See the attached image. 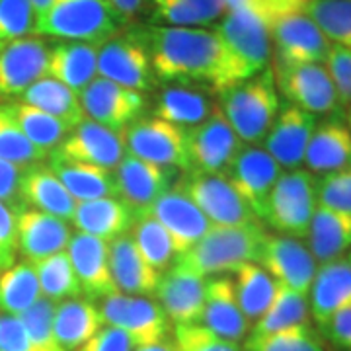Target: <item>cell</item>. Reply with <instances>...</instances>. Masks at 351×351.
Segmentation results:
<instances>
[{
	"mask_svg": "<svg viewBox=\"0 0 351 351\" xmlns=\"http://www.w3.org/2000/svg\"><path fill=\"white\" fill-rule=\"evenodd\" d=\"M137 32L151 53L156 82L223 94L252 78L215 29L141 25Z\"/></svg>",
	"mask_w": 351,
	"mask_h": 351,
	"instance_id": "1",
	"label": "cell"
},
{
	"mask_svg": "<svg viewBox=\"0 0 351 351\" xmlns=\"http://www.w3.org/2000/svg\"><path fill=\"white\" fill-rule=\"evenodd\" d=\"M267 230L262 223L248 226H211L207 234L176 265L201 277L228 276L246 263H258Z\"/></svg>",
	"mask_w": 351,
	"mask_h": 351,
	"instance_id": "2",
	"label": "cell"
},
{
	"mask_svg": "<svg viewBox=\"0 0 351 351\" xmlns=\"http://www.w3.org/2000/svg\"><path fill=\"white\" fill-rule=\"evenodd\" d=\"M219 108L244 145H262L281 108L271 64L223 92Z\"/></svg>",
	"mask_w": 351,
	"mask_h": 351,
	"instance_id": "3",
	"label": "cell"
},
{
	"mask_svg": "<svg viewBox=\"0 0 351 351\" xmlns=\"http://www.w3.org/2000/svg\"><path fill=\"white\" fill-rule=\"evenodd\" d=\"M123 25L125 22L106 0H53L38 18L36 34L101 45L117 36Z\"/></svg>",
	"mask_w": 351,
	"mask_h": 351,
	"instance_id": "4",
	"label": "cell"
},
{
	"mask_svg": "<svg viewBox=\"0 0 351 351\" xmlns=\"http://www.w3.org/2000/svg\"><path fill=\"white\" fill-rule=\"evenodd\" d=\"M318 207V178L308 170L281 172L269 193L262 223L276 234L302 240Z\"/></svg>",
	"mask_w": 351,
	"mask_h": 351,
	"instance_id": "5",
	"label": "cell"
},
{
	"mask_svg": "<svg viewBox=\"0 0 351 351\" xmlns=\"http://www.w3.org/2000/svg\"><path fill=\"white\" fill-rule=\"evenodd\" d=\"M176 189L193 201L211 226H248L262 223L248 203L239 195L226 176L186 170L180 174Z\"/></svg>",
	"mask_w": 351,
	"mask_h": 351,
	"instance_id": "6",
	"label": "cell"
},
{
	"mask_svg": "<svg viewBox=\"0 0 351 351\" xmlns=\"http://www.w3.org/2000/svg\"><path fill=\"white\" fill-rule=\"evenodd\" d=\"M271 71L277 92L287 100V104H293L316 117L338 115L343 110L326 64L271 63Z\"/></svg>",
	"mask_w": 351,
	"mask_h": 351,
	"instance_id": "7",
	"label": "cell"
},
{
	"mask_svg": "<svg viewBox=\"0 0 351 351\" xmlns=\"http://www.w3.org/2000/svg\"><path fill=\"white\" fill-rule=\"evenodd\" d=\"M96 304L104 326L123 330L133 339L135 348L172 336V322L168 320L156 299L135 297L117 291L96 301Z\"/></svg>",
	"mask_w": 351,
	"mask_h": 351,
	"instance_id": "8",
	"label": "cell"
},
{
	"mask_svg": "<svg viewBox=\"0 0 351 351\" xmlns=\"http://www.w3.org/2000/svg\"><path fill=\"white\" fill-rule=\"evenodd\" d=\"M98 76L135 92H147L156 84L151 53L137 27L119 32L98 49Z\"/></svg>",
	"mask_w": 351,
	"mask_h": 351,
	"instance_id": "9",
	"label": "cell"
},
{
	"mask_svg": "<svg viewBox=\"0 0 351 351\" xmlns=\"http://www.w3.org/2000/svg\"><path fill=\"white\" fill-rule=\"evenodd\" d=\"M186 143L189 170L221 176L228 172L230 164L244 147L219 106H215L205 121L186 129Z\"/></svg>",
	"mask_w": 351,
	"mask_h": 351,
	"instance_id": "10",
	"label": "cell"
},
{
	"mask_svg": "<svg viewBox=\"0 0 351 351\" xmlns=\"http://www.w3.org/2000/svg\"><path fill=\"white\" fill-rule=\"evenodd\" d=\"M125 149L129 154L147 162L189 170L186 129L168 123L158 117H138L123 133Z\"/></svg>",
	"mask_w": 351,
	"mask_h": 351,
	"instance_id": "11",
	"label": "cell"
},
{
	"mask_svg": "<svg viewBox=\"0 0 351 351\" xmlns=\"http://www.w3.org/2000/svg\"><path fill=\"white\" fill-rule=\"evenodd\" d=\"M271 22L256 10L226 12L215 32L240 61L250 76L265 71L271 64Z\"/></svg>",
	"mask_w": 351,
	"mask_h": 351,
	"instance_id": "12",
	"label": "cell"
},
{
	"mask_svg": "<svg viewBox=\"0 0 351 351\" xmlns=\"http://www.w3.org/2000/svg\"><path fill=\"white\" fill-rule=\"evenodd\" d=\"M271 59L277 64L326 63L332 43L320 27L302 12L285 14L269 25Z\"/></svg>",
	"mask_w": 351,
	"mask_h": 351,
	"instance_id": "13",
	"label": "cell"
},
{
	"mask_svg": "<svg viewBox=\"0 0 351 351\" xmlns=\"http://www.w3.org/2000/svg\"><path fill=\"white\" fill-rule=\"evenodd\" d=\"M78 98L86 119L117 133H125L127 127L143 117L145 112V98L141 92L119 86L101 76H96Z\"/></svg>",
	"mask_w": 351,
	"mask_h": 351,
	"instance_id": "14",
	"label": "cell"
},
{
	"mask_svg": "<svg viewBox=\"0 0 351 351\" xmlns=\"http://www.w3.org/2000/svg\"><path fill=\"white\" fill-rule=\"evenodd\" d=\"M113 174L117 184V197L125 201L137 215L149 209L166 191L174 189L182 170L147 162L127 152Z\"/></svg>",
	"mask_w": 351,
	"mask_h": 351,
	"instance_id": "15",
	"label": "cell"
},
{
	"mask_svg": "<svg viewBox=\"0 0 351 351\" xmlns=\"http://www.w3.org/2000/svg\"><path fill=\"white\" fill-rule=\"evenodd\" d=\"M281 172V166L262 145H244L225 176L240 197L248 203L254 215L262 221L269 193Z\"/></svg>",
	"mask_w": 351,
	"mask_h": 351,
	"instance_id": "16",
	"label": "cell"
},
{
	"mask_svg": "<svg viewBox=\"0 0 351 351\" xmlns=\"http://www.w3.org/2000/svg\"><path fill=\"white\" fill-rule=\"evenodd\" d=\"M258 263L274 277L277 285L308 295L318 263L308 246L299 239L269 234L263 240Z\"/></svg>",
	"mask_w": 351,
	"mask_h": 351,
	"instance_id": "17",
	"label": "cell"
},
{
	"mask_svg": "<svg viewBox=\"0 0 351 351\" xmlns=\"http://www.w3.org/2000/svg\"><path fill=\"white\" fill-rule=\"evenodd\" d=\"M316 123V115L293 104H285L279 108L276 121L263 138L262 147L271 154L283 172L304 168V154Z\"/></svg>",
	"mask_w": 351,
	"mask_h": 351,
	"instance_id": "18",
	"label": "cell"
},
{
	"mask_svg": "<svg viewBox=\"0 0 351 351\" xmlns=\"http://www.w3.org/2000/svg\"><path fill=\"white\" fill-rule=\"evenodd\" d=\"M49 45L27 36L4 43L0 49V98L18 100L27 88L45 76Z\"/></svg>",
	"mask_w": 351,
	"mask_h": 351,
	"instance_id": "19",
	"label": "cell"
},
{
	"mask_svg": "<svg viewBox=\"0 0 351 351\" xmlns=\"http://www.w3.org/2000/svg\"><path fill=\"white\" fill-rule=\"evenodd\" d=\"M141 213L151 215L164 226L174 244L176 256H182L193 248L211 228V223L201 213L199 207L176 188L166 191Z\"/></svg>",
	"mask_w": 351,
	"mask_h": 351,
	"instance_id": "20",
	"label": "cell"
},
{
	"mask_svg": "<svg viewBox=\"0 0 351 351\" xmlns=\"http://www.w3.org/2000/svg\"><path fill=\"white\" fill-rule=\"evenodd\" d=\"M127 154L123 133L94 123L90 119L80 121L61 143V147L49 156H61L71 160L96 164L108 170H115Z\"/></svg>",
	"mask_w": 351,
	"mask_h": 351,
	"instance_id": "21",
	"label": "cell"
},
{
	"mask_svg": "<svg viewBox=\"0 0 351 351\" xmlns=\"http://www.w3.org/2000/svg\"><path fill=\"white\" fill-rule=\"evenodd\" d=\"M199 324L237 343H242L250 334L252 324L240 308L234 279L230 276L207 277Z\"/></svg>",
	"mask_w": 351,
	"mask_h": 351,
	"instance_id": "22",
	"label": "cell"
},
{
	"mask_svg": "<svg viewBox=\"0 0 351 351\" xmlns=\"http://www.w3.org/2000/svg\"><path fill=\"white\" fill-rule=\"evenodd\" d=\"M205 283L207 277L182 269L176 263H172V267L160 276L154 299L162 306L172 326L199 324L205 301Z\"/></svg>",
	"mask_w": 351,
	"mask_h": 351,
	"instance_id": "23",
	"label": "cell"
},
{
	"mask_svg": "<svg viewBox=\"0 0 351 351\" xmlns=\"http://www.w3.org/2000/svg\"><path fill=\"white\" fill-rule=\"evenodd\" d=\"M16 226L18 252L29 263H38L53 254L64 252L73 239V228L66 221L34 207H24L18 211Z\"/></svg>",
	"mask_w": 351,
	"mask_h": 351,
	"instance_id": "24",
	"label": "cell"
},
{
	"mask_svg": "<svg viewBox=\"0 0 351 351\" xmlns=\"http://www.w3.org/2000/svg\"><path fill=\"white\" fill-rule=\"evenodd\" d=\"M66 254L82 289V297L90 301H100L112 293H117L110 271L108 242L76 230L66 246Z\"/></svg>",
	"mask_w": 351,
	"mask_h": 351,
	"instance_id": "25",
	"label": "cell"
},
{
	"mask_svg": "<svg viewBox=\"0 0 351 351\" xmlns=\"http://www.w3.org/2000/svg\"><path fill=\"white\" fill-rule=\"evenodd\" d=\"M304 168L316 178L351 170V133L346 119L328 115L316 123L304 154Z\"/></svg>",
	"mask_w": 351,
	"mask_h": 351,
	"instance_id": "26",
	"label": "cell"
},
{
	"mask_svg": "<svg viewBox=\"0 0 351 351\" xmlns=\"http://www.w3.org/2000/svg\"><path fill=\"white\" fill-rule=\"evenodd\" d=\"M108 256H110L113 283L119 293L135 295V297L154 295L162 274L145 262L129 232L117 237L108 244Z\"/></svg>",
	"mask_w": 351,
	"mask_h": 351,
	"instance_id": "27",
	"label": "cell"
},
{
	"mask_svg": "<svg viewBox=\"0 0 351 351\" xmlns=\"http://www.w3.org/2000/svg\"><path fill=\"white\" fill-rule=\"evenodd\" d=\"M308 306L314 326L324 324L332 314L351 306V263L348 258L318 265L308 289Z\"/></svg>",
	"mask_w": 351,
	"mask_h": 351,
	"instance_id": "28",
	"label": "cell"
},
{
	"mask_svg": "<svg viewBox=\"0 0 351 351\" xmlns=\"http://www.w3.org/2000/svg\"><path fill=\"white\" fill-rule=\"evenodd\" d=\"M71 223L78 232L110 244L112 240L131 230L135 223V211L119 197L78 201Z\"/></svg>",
	"mask_w": 351,
	"mask_h": 351,
	"instance_id": "29",
	"label": "cell"
},
{
	"mask_svg": "<svg viewBox=\"0 0 351 351\" xmlns=\"http://www.w3.org/2000/svg\"><path fill=\"white\" fill-rule=\"evenodd\" d=\"M98 49L84 41H59L49 47L45 76L80 94L98 76Z\"/></svg>",
	"mask_w": 351,
	"mask_h": 351,
	"instance_id": "30",
	"label": "cell"
},
{
	"mask_svg": "<svg viewBox=\"0 0 351 351\" xmlns=\"http://www.w3.org/2000/svg\"><path fill=\"white\" fill-rule=\"evenodd\" d=\"M45 162L76 201L117 197V184L113 170L101 168L96 164L61 158V156H47Z\"/></svg>",
	"mask_w": 351,
	"mask_h": 351,
	"instance_id": "31",
	"label": "cell"
},
{
	"mask_svg": "<svg viewBox=\"0 0 351 351\" xmlns=\"http://www.w3.org/2000/svg\"><path fill=\"white\" fill-rule=\"evenodd\" d=\"M22 199L25 207H34L38 211L53 215L57 219L71 221L75 215L76 203L78 201L66 191L61 180L53 174L47 164H38L32 168H25L22 174Z\"/></svg>",
	"mask_w": 351,
	"mask_h": 351,
	"instance_id": "32",
	"label": "cell"
},
{
	"mask_svg": "<svg viewBox=\"0 0 351 351\" xmlns=\"http://www.w3.org/2000/svg\"><path fill=\"white\" fill-rule=\"evenodd\" d=\"M304 239L318 265L346 258L351 250V215L318 205Z\"/></svg>",
	"mask_w": 351,
	"mask_h": 351,
	"instance_id": "33",
	"label": "cell"
},
{
	"mask_svg": "<svg viewBox=\"0 0 351 351\" xmlns=\"http://www.w3.org/2000/svg\"><path fill=\"white\" fill-rule=\"evenodd\" d=\"M104 326L96 301L86 297L66 299L55 304L53 332L63 351H76Z\"/></svg>",
	"mask_w": 351,
	"mask_h": 351,
	"instance_id": "34",
	"label": "cell"
},
{
	"mask_svg": "<svg viewBox=\"0 0 351 351\" xmlns=\"http://www.w3.org/2000/svg\"><path fill=\"white\" fill-rule=\"evenodd\" d=\"M213 110V100L207 94H203L199 88L170 84L160 92L152 115L182 129H189L205 121Z\"/></svg>",
	"mask_w": 351,
	"mask_h": 351,
	"instance_id": "35",
	"label": "cell"
},
{
	"mask_svg": "<svg viewBox=\"0 0 351 351\" xmlns=\"http://www.w3.org/2000/svg\"><path fill=\"white\" fill-rule=\"evenodd\" d=\"M225 14L223 0H151V25L207 27Z\"/></svg>",
	"mask_w": 351,
	"mask_h": 351,
	"instance_id": "36",
	"label": "cell"
},
{
	"mask_svg": "<svg viewBox=\"0 0 351 351\" xmlns=\"http://www.w3.org/2000/svg\"><path fill=\"white\" fill-rule=\"evenodd\" d=\"M18 100L49 113L71 127H76L86 119L78 94L49 76H43L38 82H34Z\"/></svg>",
	"mask_w": 351,
	"mask_h": 351,
	"instance_id": "37",
	"label": "cell"
},
{
	"mask_svg": "<svg viewBox=\"0 0 351 351\" xmlns=\"http://www.w3.org/2000/svg\"><path fill=\"white\" fill-rule=\"evenodd\" d=\"M234 289L240 308L252 326L262 318L271 306L277 295V285L274 277L263 269L260 263H246L234 271Z\"/></svg>",
	"mask_w": 351,
	"mask_h": 351,
	"instance_id": "38",
	"label": "cell"
},
{
	"mask_svg": "<svg viewBox=\"0 0 351 351\" xmlns=\"http://www.w3.org/2000/svg\"><path fill=\"white\" fill-rule=\"evenodd\" d=\"M10 108H12L14 115H16L27 141L45 156L57 151L64 138L69 137V133L75 129L49 113L41 112L38 108L27 106L20 100L10 101Z\"/></svg>",
	"mask_w": 351,
	"mask_h": 351,
	"instance_id": "39",
	"label": "cell"
},
{
	"mask_svg": "<svg viewBox=\"0 0 351 351\" xmlns=\"http://www.w3.org/2000/svg\"><path fill=\"white\" fill-rule=\"evenodd\" d=\"M306 322H313L311 306H308V295L279 285L271 306L250 328L248 336H267V334H276V332L299 326V324H306Z\"/></svg>",
	"mask_w": 351,
	"mask_h": 351,
	"instance_id": "40",
	"label": "cell"
},
{
	"mask_svg": "<svg viewBox=\"0 0 351 351\" xmlns=\"http://www.w3.org/2000/svg\"><path fill=\"white\" fill-rule=\"evenodd\" d=\"M41 299L34 263H14L0 274V313L20 316Z\"/></svg>",
	"mask_w": 351,
	"mask_h": 351,
	"instance_id": "41",
	"label": "cell"
},
{
	"mask_svg": "<svg viewBox=\"0 0 351 351\" xmlns=\"http://www.w3.org/2000/svg\"><path fill=\"white\" fill-rule=\"evenodd\" d=\"M129 234L135 242L138 254L156 271L164 274L166 269L172 267V263L178 258L174 244L168 237V232L164 230V226L154 217L145 213L135 215V223L131 226Z\"/></svg>",
	"mask_w": 351,
	"mask_h": 351,
	"instance_id": "42",
	"label": "cell"
},
{
	"mask_svg": "<svg viewBox=\"0 0 351 351\" xmlns=\"http://www.w3.org/2000/svg\"><path fill=\"white\" fill-rule=\"evenodd\" d=\"M34 267L38 274L41 297H45L53 302L82 297V289H80V283L76 279V274L66 250L53 254L49 258L34 263Z\"/></svg>",
	"mask_w": 351,
	"mask_h": 351,
	"instance_id": "43",
	"label": "cell"
},
{
	"mask_svg": "<svg viewBox=\"0 0 351 351\" xmlns=\"http://www.w3.org/2000/svg\"><path fill=\"white\" fill-rule=\"evenodd\" d=\"M242 348L244 351H332L313 322L267 336H248L242 341Z\"/></svg>",
	"mask_w": 351,
	"mask_h": 351,
	"instance_id": "44",
	"label": "cell"
},
{
	"mask_svg": "<svg viewBox=\"0 0 351 351\" xmlns=\"http://www.w3.org/2000/svg\"><path fill=\"white\" fill-rule=\"evenodd\" d=\"M306 14L332 45L351 49V0H311Z\"/></svg>",
	"mask_w": 351,
	"mask_h": 351,
	"instance_id": "45",
	"label": "cell"
},
{
	"mask_svg": "<svg viewBox=\"0 0 351 351\" xmlns=\"http://www.w3.org/2000/svg\"><path fill=\"white\" fill-rule=\"evenodd\" d=\"M0 158L24 170L47 160V156L27 141L10 104H0Z\"/></svg>",
	"mask_w": 351,
	"mask_h": 351,
	"instance_id": "46",
	"label": "cell"
},
{
	"mask_svg": "<svg viewBox=\"0 0 351 351\" xmlns=\"http://www.w3.org/2000/svg\"><path fill=\"white\" fill-rule=\"evenodd\" d=\"M38 14L29 0H0V43L36 34Z\"/></svg>",
	"mask_w": 351,
	"mask_h": 351,
	"instance_id": "47",
	"label": "cell"
},
{
	"mask_svg": "<svg viewBox=\"0 0 351 351\" xmlns=\"http://www.w3.org/2000/svg\"><path fill=\"white\" fill-rule=\"evenodd\" d=\"M55 304L57 302L41 297L34 306H29L24 314H20L27 330V336L32 339L34 351H63L59 348L55 339V332H53Z\"/></svg>",
	"mask_w": 351,
	"mask_h": 351,
	"instance_id": "48",
	"label": "cell"
},
{
	"mask_svg": "<svg viewBox=\"0 0 351 351\" xmlns=\"http://www.w3.org/2000/svg\"><path fill=\"white\" fill-rule=\"evenodd\" d=\"M172 338L178 351H244L242 343L221 338L203 324L172 326Z\"/></svg>",
	"mask_w": 351,
	"mask_h": 351,
	"instance_id": "49",
	"label": "cell"
},
{
	"mask_svg": "<svg viewBox=\"0 0 351 351\" xmlns=\"http://www.w3.org/2000/svg\"><path fill=\"white\" fill-rule=\"evenodd\" d=\"M318 205L351 215V170L318 178Z\"/></svg>",
	"mask_w": 351,
	"mask_h": 351,
	"instance_id": "50",
	"label": "cell"
},
{
	"mask_svg": "<svg viewBox=\"0 0 351 351\" xmlns=\"http://www.w3.org/2000/svg\"><path fill=\"white\" fill-rule=\"evenodd\" d=\"M326 69L332 82L338 90L339 101L343 108L351 106V49L332 45V49L326 57Z\"/></svg>",
	"mask_w": 351,
	"mask_h": 351,
	"instance_id": "51",
	"label": "cell"
},
{
	"mask_svg": "<svg viewBox=\"0 0 351 351\" xmlns=\"http://www.w3.org/2000/svg\"><path fill=\"white\" fill-rule=\"evenodd\" d=\"M18 211L0 201V274L12 267L18 258Z\"/></svg>",
	"mask_w": 351,
	"mask_h": 351,
	"instance_id": "52",
	"label": "cell"
},
{
	"mask_svg": "<svg viewBox=\"0 0 351 351\" xmlns=\"http://www.w3.org/2000/svg\"><path fill=\"white\" fill-rule=\"evenodd\" d=\"M316 328L322 334V338L330 343V348L351 351V306L332 314L324 324Z\"/></svg>",
	"mask_w": 351,
	"mask_h": 351,
	"instance_id": "53",
	"label": "cell"
},
{
	"mask_svg": "<svg viewBox=\"0 0 351 351\" xmlns=\"http://www.w3.org/2000/svg\"><path fill=\"white\" fill-rule=\"evenodd\" d=\"M0 351H34L20 316L0 313Z\"/></svg>",
	"mask_w": 351,
	"mask_h": 351,
	"instance_id": "54",
	"label": "cell"
},
{
	"mask_svg": "<svg viewBox=\"0 0 351 351\" xmlns=\"http://www.w3.org/2000/svg\"><path fill=\"white\" fill-rule=\"evenodd\" d=\"M135 343L123 330L113 326H101L86 343L76 351H133Z\"/></svg>",
	"mask_w": 351,
	"mask_h": 351,
	"instance_id": "55",
	"label": "cell"
},
{
	"mask_svg": "<svg viewBox=\"0 0 351 351\" xmlns=\"http://www.w3.org/2000/svg\"><path fill=\"white\" fill-rule=\"evenodd\" d=\"M22 174H24V168L0 158V201L8 203L16 211L25 207L22 191H20Z\"/></svg>",
	"mask_w": 351,
	"mask_h": 351,
	"instance_id": "56",
	"label": "cell"
},
{
	"mask_svg": "<svg viewBox=\"0 0 351 351\" xmlns=\"http://www.w3.org/2000/svg\"><path fill=\"white\" fill-rule=\"evenodd\" d=\"M308 2L311 0H258V8L269 22H274L279 16L301 12Z\"/></svg>",
	"mask_w": 351,
	"mask_h": 351,
	"instance_id": "57",
	"label": "cell"
},
{
	"mask_svg": "<svg viewBox=\"0 0 351 351\" xmlns=\"http://www.w3.org/2000/svg\"><path fill=\"white\" fill-rule=\"evenodd\" d=\"M106 2L112 6L125 24L138 18L141 14L145 12V8L151 4V0H106Z\"/></svg>",
	"mask_w": 351,
	"mask_h": 351,
	"instance_id": "58",
	"label": "cell"
},
{
	"mask_svg": "<svg viewBox=\"0 0 351 351\" xmlns=\"http://www.w3.org/2000/svg\"><path fill=\"white\" fill-rule=\"evenodd\" d=\"M223 4H225L226 12H237V10H256V12H260L258 0H223Z\"/></svg>",
	"mask_w": 351,
	"mask_h": 351,
	"instance_id": "59",
	"label": "cell"
},
{
	"mask_svg": "<svg viewBox=\"0 0 351 351\" xmlns=\"http://www.w3.org/2000/svg\"><path fill=\"white\" fill-rule=\"evenodd\" d=\"M133 351H178L176 348V341L172 336H168V338L158 339V341H154V343H147V346H138Z\"/></svg>",
	"mask_w": 351,
	"mask_h": 351,
	"instance_id": "60",
	"label": "cell"
},
{
	"mask_svg": "<svg viewBox=\"0 0 351 351\" xmlns=\"http://www.w3.org/2000/svg\"><path fill=\"white\" fill-rule=\"evenodd\" d=\"M29 2H32V6H34V10H36V14H38V18H39L41 14L49 8L53 0H29Z\"/></svg>",
	"mask_w": 351,
	"mask_h": 351,
	"instance_id": "61",
	"label": "cell"
},
{
	"mask_svg": "<svg viewBox=\"0 0 351 351\" xmlns=\"http://www.w3.org/2000/svg\"><path fill=\"white\" fill-rule=\"evenodd\" d=\"M346 123L350 127V133H351V106L348 108V112H346Z\"/></svg>",
	"mask_w": 351,
	"mask_h": 351,
	"instance_id": "62",
	"label": "cell"
},
{
	"mask_svg": "<svg viewBox=\"0 0 351 351\" xmlns=\"http://www.w3.org/2000/svg\"><path fill=\"white\" fill-rule=\"evenodd\" d=\"M346 258H348V262H350V263H351V250H350V252H348V256H346Z\"/></svg>",
	"mask_w": 351,
	"mask_h": 351,
	"instance_id": "63",
	"label": "cell"
},
{
	"mask_svg": "<svg viewBox=\"0 0 351 351\" xmlns=\"http://www.w3.org/2000/svg\"><path fill=\"white\" fill-rule=\"evenodd\" d=\"M2 45H4V43H0V49H2Z\"/></svg>",
	"mask_w": 351,
	"mask_h": 351,
	"instance_id": "64",
	"label": "cell"
}]
</instances>
